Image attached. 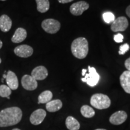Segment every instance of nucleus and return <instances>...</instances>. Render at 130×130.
<instances>
[{"mask_svg": "<svg viewBox=\"0 0 130 130\" xmlns=\"http://www.w3.org/2000/svg\"><path fill=\"white\" fill-rule=\"evenodd\" d=\"M123 36L121 33H118L117 35H114V40L116 43H121L123 42Z\"/></svg>", "mask_w": 130, "mask_h": 130, "instance_id": "nucleus-25", "label": "nucleus"}, {"mask_svg": "<svg viewBox=\"0 0 130 130\" xmlns=\"http://www.w3.org/2000/svg\"><path fill=\"white\" fill-rule=\"evenodd\" d=\"M6 82L11 90H16L18 88L19 82L17 76L13 72L9 71L6 75Z\"/></svg>", "mask_w": 130, "mask_h": 130, "instance_id": "nucleus-13", "label": "nucleus"}, {"mask_svg": "<svg viewBox=\"0 0 130 130\" xmlns=\"http://www.w3.org/2000/svg\"><path fill=\"white\" fill-rule=\"evenodd\" d=\"M82 75L84 78H81V80L86 83L90 87H94L97 85L100 78L95 68L90 67V66H88V73H87V70L84 69L82 70Z\"/></svg>", "mask_w": 130, "mask_h": 130, "instance_id": "nucleus-4", "label": "nucleus"}, {"mask_svg": "<svg viewBox=\"0 0 130 130\" xmlns=\"http://www.w3.org/2000/svg\"><path fill=\"white\" fill-rule=\"evenodd\" d=\"M81 115L86 118H91L95 115V110L89 105H84L81 107L80 110Z\"/></svg>", "mask_w": 130, "mask_h": 130, "instance_id": "nucleus-21", "label": "nucleus"}, {"mask_svg": "<svg viewBox=\"0 0 130 130\" xmlns=\"http://www.w3.org/2000/svg\"><path fill=\"white\" fill-rule=\"evenodd\" d=\"M128 27V21L126 18L120 16L112 22L111 30L113 32L124 31Z\"/></svg>", "mask_w": 130, "mask_h": 130, "instance_id": "nucleus-6", "label": "nucleus"}, {"mask_svg": "<svg viewBox=\"0 0 130 130\" xmlns=\"http://www.w3.org/2000/svg\"><path fill=\"white\" fill-rule=\"evenodd\" d=\"M22 112L19 107H12L0 111V127L12 126L21 121Z\"/></svg>", "mask_w": 130, "mask_h": 130, "instance_id": "nucleus-1", "label": "nucleus"}, {"mask_svg": "<svg viewBox=\"0 0 130 130\" xmlns=\"http://www.w3.org/2000/svg\"><path fill=\"white\" fill-rule=\"evenodd\" d=\"M14 53L17 56L22 58H27L32 56L33 49L27 45H22L16 46L14 50Z\"/></svg>", "mask_w": 130, "mask_h": 130, "instance_id": "nucleus-8", "label": "nucleus"}, {"mask_svg": "<svg viewBox=\"0 0 130 130\" xmlns=\"http://www.w3.org/2000/svg\"><path fill=\"white\" fill-rule=\"evenodd\" d=\"M12 21L9 16L6 14H3L0 17V29L3 32H8L11 29Z\"/></svg>", "mask_w": 130, "mask_h": 130, "instance_id": "nucleus-16", "label": "nucleus"}, {"mask_svg": "<svg viewBox=\"0 0 130 130\" xmlns=\"http://www.w3.org/2000/svg\"><path fill=\"white\" fill-rule=\"evenodd\" d=\"M48 75V70L43 66H39L36 67L32 71L31 76L36 80H43Z\"/></svg>", "mask_w": 130, "mask_h": 130, "instance_id": "nucleus-12", "label": "nucleus"}, {"mask_svg": "<svg viewBox=\"0 0 130 130\" xmlns=\"http://www.w3.org/2000/svg\"><path fill=\"white\" fill-rule=\"evenodd\" d=\"M1 59L0 58V64H1Z\"/></svg>", "mask_w": 130, "mask_h": 130, "instance_id": "nucleus-33", "label": "nucleus"}, {"mask_svg": "<svg viewBox=\"0 0 130 130\" xmlns=\"http://www.w3.org/2000/svg\"><path fill=\"white\" fill-rule=\"evenodd\" d=\"M12 130H21V129H18V128H14V129H12Z\"/></svg>", "mask_w": 130, "mask_h": 130, "instance_id": "nucleus-31", "label": "nucleus"}, {"mask_svg": "<svg viewBox=\"0 0 130 130\" xmlns=\"http://www.w3.org/2000/svg\"><path fill=\"white\" fill-rule=\"evenodd\" d=\"M21 84L22 87L27 90H34L37 87V81L31 75H25L22 77Z\"/></svg>", "mask_w": 130, "mask_h": 130, "instance_id": "nucleus-9", "label": "nucleus"}, {"mask_svg": "<svg viewBox=\"0 0 130 130\" xmlns=\"http://www.w3.org/2000/svg\"><path fill=\"white\" fill-rule=\"evenodd\" d=\"M89 8V5L86 1H81L71 5L70 7V12L73 15H81L84 11L87 10Z\"/></svg>", "mask_w": 130, "mask_h": 130, "instance_id": "nucleus-7", "label": "nucleus"}, {"mask_svg": "<svg viewBox=\"0 0 130 130\" xmlns=\"http://www.w3.org/2000/svg\"><path fill=\"white\" fill-rule=\"evenodd\" d=\"M42 27L45 32L55 34L60 29V23L54 19H46L42 22Z\"/></svg>", "mask_w": 130, "mask_h": 130, "instance_id": "nucleus-5", "label": "nucleus"}, {"mask_svg": "<svg viewBox=\"0 0 130 130\" xmlns=\"http://www.w3.org/2000/svg\"><path fill=\"white\" fill-rule=\"evenodd\" d=\"M90 104L98 110L106 109L111 105V100L106 95L96 93L91 97Z\"/></svg>", "mask_w": 130, "mask_h": 130, "instance_id": "nucleus-3", "label": "nucleus"}, {"mask_svg": "<svg viewBox=\"0 0 130 130\" xmlns=\"http://www.w3.org/2000/svg\"><path fill=\"white\" fill-rule=\"evenodd\" d=\"M102 18H103L104 21H105V23L107 24H110L115 20V16L114 14L110 12H105L102 14Z\"/></svg>", "mask_w": 130, "mask_h": 130, "instance_id": "nucleus-23", "label": "nucleus"}, {"mask_svg": "<svg viewBox=\"0 0 130 130\" xmlns=\"http://www.w3.org/2000/svg\"><path fill=\"white\" fill-rule=\"evenodd\" d=\"M53 98V93L50 90H45L38 97V104H46Z\"/></svg>", "mask_w": 130, "mask_h": 130, "instance_id": "nucleus-19", "label": "nucleus"}, {"mask_svg": "<svg viewBox=\"0 0 130 130\" xmlns=\"http://www.w3.org/2000/svg\"><path fill=\"white\" fill-rule=\"evenodd\" d=\"M120 83L125 92L130 94V71H125L121 74Z\"/></svg>", "mask_w": 130, "mask_h": 130, "instance_id": "nucleus-14", "label": "nucleus"}, {"mask_svg": "<svg viewBox=\"0 0 130 130\" xmlns=\"http://www.w3.org/2000/svg\"><path fill=\"white\" fill-rule=\"evenodd\" d=\"M66 126L69 130H78L80 128L79 122L72 116H68L66 118Z\"/></svg>", "mask_w": 130, "mask_h": 130, "instance_id": "nucleus-18", "label": "nucleus"}, {"mask_svg": "<svg viewBox=\"0 0 130 130\" xmlns=\"http://www.w3.org/2000/svg\"><path fill=\"white\" fill-rule=\"evenodd\" d=\"M129 50V46L128 43H125L119 47V54L120 55H124L128 50Z\"/></svg>", "mask_w": 130, "mask_h": 130, "instance_id": "nucleus-24", "label": "nucleus"}, {"mask_svg": "<svg viewBox=\"0 0 130 130\" xmlns=\"http://www.w3.org/2000/svg\"><path fill=\"white\" fill-rule=\"evenodd\" d=\"M2 46H3V42L1 40H0V49L2 48Z\"/></svg>", "mask_w": 130, "mask_h": 130, "instance_id": "nucleus-29", "label": "nucleus"}, {"mask_svg": "<svg viewBox=\"0 0 130 130\" xmlns=\"http://www.w3.org/2000/svg\"><path fill=\"white\" fill-rule=\"evenodd\" d=\"M12 93V90L8 86L1 85L0 86V96L3 98L9 97Z\"/></svg>", "mask_w": 130, "mask_h": 130, "instance_id": "nucleus-22", "label": "nucleus"}, {"mask_svg": "<svg viewBox=\"0 0 130 130\" xmlns=\"http://www.w3.org/2000/svg\"><path fill=\"white\" fill-rule=\"evenodd\" d=\"M46 113L43 109L40 108L32 112L30 118V122L34 125H38L41 123L46 117Z\"/></svg>", "mask_w": 130, "mask_h": 130, "instance_id": "nucleus-10", "label": "nucleus"}, {"mask_svg": "<svg viewBox=\"0 0 130 130\" xmlns=\"http://www.w3.org/2000/svg\"><path fill=\"white\" fill-rule=\"evenodd\" d=\"M27 36V32L23 28H18L16 29L14 35L12 37V42L15 43H21L25 39Z\"/></svg>", "mask_w": 130, "mask_h": 130, "instance_id": "nucleus-15", "label": "nucleus"}, {"mask_svg": "<svg viewBox=\"0 0 130 130\" xmlns=\"http://www.w3.org/2000/svg\"><path fill=\"white\" fill-rule=\"evenodd\" d=\"M3 77H4V78H6V75H3Z\"/></svg>", "mask_w": 130, "mask_h": 130, "instance_id": "nucleus-32", "label": "nucleus"}, {"mask_svg": "<svg viewBox=\"0 0 130 130\" xmlns=\"http://www.w3.org/2000/svg\"><path fill=\"white\" fill-rule=\"evenodd\" d=\"M0 1H6V0H0Z\"/></svg>", "mask_w": 130, "mask_h": 130, "instance_id": "nucleus-34", "label": "nucleus"}, {"mask_svg": "<svg viewBox=\"0 0 130 130\" xmlns=\"http://www.w3.org/2000/svg\"><path fill=\"white\" fill-rule=\"evenodd\" d=\"M37 3V10L40 13H45L50 9L49 0H36Z\"/></svg>", "mask_w": 130, "mask_h": 130, "instance_id": "nucleus-20", "label": "nucleus"}, {"mask_svg": "<svg viewBox=\"0 0 130 130\" xmlns=\"http://www.w3.org/2000/svg\"><path fill=\"white\" fill-rule=\"evenodd\" d=\"M126 13L127 14V16L130 18V6L126 9Z\"/></svg>", "mask_w": 130, "mask_h": 130, "instance_id": "nucleus-28", "label": "nucleus"}, {"mask_svg": "<svg viewBox=\"0 0 130 130\" xmlns=\"http://www.w3.org/2000/svg\"><path fill=\"white\" fill-rule=\"evenodd\" d=\"M63 106V103L60 100L50 101L46 104V108L49 112H56L60 110Z\"/></svg>", "mask_w": 130, "mask_h": 130, "instance_id": "nucleus-17", "label": "nucleus"}, {"mask_svg": "<svg viewBox=\"0 0 130 130\" xmlns=\"http://www.w3.org/2000/svg\"><path fill=\"white\" fill-rule=\"evenodd\" d=\"M74 1V0H58V1L61 4H65V3H68L71 2V1Z\"/></svg>", "mask_w": 130, "mask_h": 130, "instance_id": "nucleus-27", "label": "nucleus"}, {"mask_svg": "<svg viewBox=\"0 0 130 130\" xmlns=\"http://www.w3.org/2000/svg\"><path fill=\"white\" fill-rule=\"evenodd\" d=\"M71 52L78 59H83L88 54L89 44L85 37H78L71 44Z\"/></svg>", "mask_w": 130, "mask_h": 130, "instance_id": "nucleus-2", "label": "nucleus"}, {"mask_svg": "<svg viewBox=\"0 0 130 130\" xmlns=\"http://www.w3.org/2000/svg\"><path fill=\"white\" fill-rule=\"evenodd\" d=\"M127 117L128 115L126 112L121 110V111L115 112L111 115V116L110 117L109 121L111 124L115 125H119L126 121Z\"/></svg>", "mask_w": 130, "mask_h": 130, "instance_id": "nucleus-11", "label": "nucleus"}, {"mask_svg": "<svg viewBox=\"0 0 130 130\" xmlns=\"http://www.w3.org/2000/svg\"><path fill=\"white\" fill-rule=\"evenodd\" d=\"M125 66L128 71H130V57L126 59L125 61Z\"/></svg>", "mask_w": 130, "mask_h": 130, "instance_id": "nucleus-26", "label": "nucleus"}, {"mask_svg": "<svg viewBox=\"0 0 130 130\" xmlns=\"http://www.w3.org/2000/svg\"><path fill=\"white\" fill-rule=\"evenodd\" d=\"M95 130H107L105 129H101V128H99V129H96Z\"/></svg>", "mask_w": 130, "mask_h": 130, "instance_id": "nucleus-30", "label": "nucleus"}]
</instances>
